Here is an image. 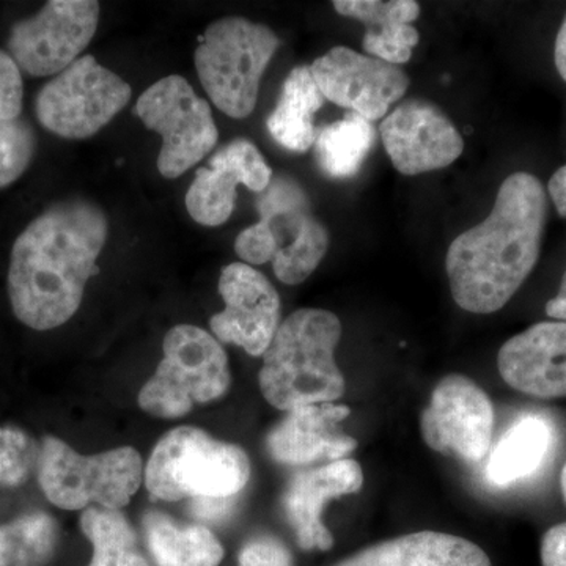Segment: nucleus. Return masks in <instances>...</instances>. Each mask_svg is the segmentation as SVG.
I'll list each match as a JSON object with an SVG mask.
<instances>
[{
  "label": "nucleus",
  "instance_id": "obj_1",
  "mask_svg": "<svg viewBox=\"0 0 566 566\" xmlns=\"http://www.w3.org/2000/svg\"><path fill=\"white\" fill-rule=\"evenodd\" d=\"M109 221L85 199L52 205L18 237L11 251L9 294L21 323L50 331L76 314L98 259Z\"/></svg>",
  "mask_w": 566,
  "mask_h": 566
},
{
  "label": "nucleus",
  "instance_id": "obj_2",
  "mask_svg": "<svg viewBox=\"0 0 566 566\" xmlns=\"http://www.w3.org/2000/svg\"><path fill=\"white\" fill-rule=\"evenodd\" d=\"M547 196L534 175H510L485 221L461 233L447 252L453 300L465 312L501 311L521 289L542 251Z\"/></svg>",
  "mask_w": 566,
  "mask_h": 566
},
{
  "label": "nucleus",
  "instance_id": "obj_3",
  "mask_svg": "<svg viewBox=\"0 0 566 566\" xmlns=\"http://www.w3.org/2000/svg\"><path fill=\"white\" fill-rule=\"evenodd\" d=\"M342 338L337 315L301 308L281 323L263 354L259 382L264 400L282 411L334 403L345 395V378L335 363Z\"/></svg>",
  "mask_w": 566,
  "mask_h": 566
},
{
  "label": "nucleus",
  "instance_id": "obj_4",
  "mask_svg": "<svg viewBox=\"0 0 566 566\" xmlns=\"http://www.w3.org/2000/svg\"><path fill=\"white\" fill-rule=\"evenodd\" d=\"M249 479L251 461L240 446L193 427L164 434L144 471L148 493L166 502L237 497Z\"/></svg>",
  "mask_w": 566,
  "mask_h": 566
},
{
  "label": "nucleus",
  "instance_id": "obj_5",
  "mask_svg": "<svg viewBox=\"0 0 566 566\" xmlns=\"http://www.w3.org/2000/svg\"><path fill=\"white\" fill-rule=\"evenodd\" d=\"M279 46L281 41L268 25L245 18H222L208 25L193 62L212 104L237 120L248 118Z\"/></svg>",
  "mask_w": 566,
  "mask_h": 566
},
{
  "label": "nucleus",
  "instance_id": "obj_6",
  "mask_svg": "<svg viewBox=\"0 0 566 566\" xmlns=\"http://www.w3.org/2000/svg\"><path fill=\"white\" fill-rule=\"evenodd\" d=\"M230 385L229 357L218 338L192 324H178L164 337L161 363L137 401L148 415L178 419L196 405L223 397Z\"/></svg>",
  "mask_w": 566,
  "mask_h": 566
},
{
  "label": "nucleus",
  "instance_id": "obj_7",
  "mask_svg": "<svg viewBox=\"0 0 566 566\" xmlns=\"http://www.w3.org/2000/svg\"><path fill=\"white\" fill-rule=\"evenodd\" d=\"M36 468L44 495L63 510H85L92 504L120 510L139 490L145 471L133 447L84 457L52 436L41 442Z\"/></svg>",
  "mask_w": 566,
  "mask_h": 566
},
{
  "label": "nucleus",
  "instance_id": "obj_8",
  "mask_svg": "<svg viewBox=\"0 0 566 566\" xmlns=\"http://www.w3.org/2000/svg\"><path fill=\"white\" fill-rule=\"evenodd\" d=\"M134 114L163 137L158 170L175 180L210 155L219 139L210 104L185 77H164L142 93Z\"/></svg>",
  "mask_w": 566,
  "mask_h": 566
},
{
  "label": "nucleus",
  "instance_id": "obj_9",
  "mask_svg": "<svg viewBox=\"0 0 566 566\" xmlns=\"http://www.w3.org/2000/svg\"><path fill=\"white\" fill-rule=\"evenodd\" d=\"M133 91L114 71L84 55L48 82L36 96V117L65 139H87L132 99Z\"/></svg>",
  "mask_w": 566,
  "mask_h": 566
},
{
  "label": "nucleus",
  "instance_id": "obj_10",
  "mask_svg": "<svg viewBox=\"0 0 566 566\" xmlns=\"http://www.w3.org/2000/svg\"><path fill=\"white\" fill-rule=\"evenodd\" d=\"M260 227L273 244L279 281L297 285L311 277L329 249V232L312 212L303 186L286 175L273 177L256 199Z\"/></svg>",
  "mask_w": 566,
  "mask_h": 566
},
{
  "label": "nucleus",
  "instance_id": "obj_11",
  "mask_svg": "<svg viewBox=\"0 0 566 566\" xmlns=\"http://www.w3.org/2000/svg\"><path fill=\"white\" fill-rule=\"evenodd\" d=\"M95 0H52L36 17L11 31L9 50L20 69L32 76L61 74L88 46L99 22Z\"/></svg>",
  "mask_w": 566,
  "mask_h": 566
},
{
  "label": "nucleus",
  "instance_id": "obj_12",
  "mask_svg": "<svg viewBox=\"0 0 566 566\" xmlns=\"http://www.w3.org/2000/svg\"><path fill=\"white\" fill-rule=\"evenodd\" d=\"M494 406L485 390L463 375L438 382L420 419L424 444L464 463H480L490 453Z\"/></svg>",
  "mask_w": 566,
  "mask_h": 566
},
{
  "label": "nucleus",
  "instance_id": "obj_13",
  "mask_svg": "<svg viewBox=\"0 0 566 566\" xmlns=\"http://www.w3.org/2000/svg\"><path fill=\"white\" fill-rule=\"evenodd\" d=\"M311 71L324 98L368 122L386 118L409 88L408 74L400 66L346 46L327 51Z\"/></svg>",
  "mask_w": 566,
  "mask_h": 566
},
{
  "label": "nucleus",
  "instance_id": "obj_14",
  "mask_svg": "<svg viewBox=\"0 0 566 566\" xmlns=\"http://www.w3.org/2000/svg\"><path fill=\"white\" fill-rule=\"evenodd\" d=\"M219 294L226 307L211 316L214 337L263 356L281 326V297L273 283L251 264L232 263L222 270Z\"/></svg>",
  "mask_w": 566,
  "mask_h": 566
},
{
  "label": "nucleus",
  "instance_id": "obj_15",
  "mask_svg": "<svg viewBox=\"0 0 566 566\" xmlns=\"http://www.w3.org/2000/svg\"><path fill=\"white\" fill-rule=\"evenodd\" d=\"M382 144L398 172L415 175L444 169L460 158L464 140L433 103L408 99L379 126Z\"/></svg>",
  "mask_w": 566,
  "mask_h": 566
},
{
  "label": "nucleus",
  "instance_id": "obj_16",
  "mask_svg": "<svg viewBox=\"0 0 566 566\" xmlns=\"http://www.w3.org/2000/svg\"><path fill=\"white\" fill-rule=\"evenodd\" d=\"M273 180V170L262 153L248 139L229 142L200 167L186 193V208L193 221L207 227L229 221L237 203L238 186L263 192Z\"/></svg>",
  "mask_w": 566,
  "mask_h": 566
},
{
  "label": "nucleus",
  "instance_id": "obj_17",
  "mask_svg": "<svg viewBox=\"0 0 566 566\" xmlns=\"http://www.w3.org/2000/svg\"><path fill=\"white\" fill-rule=\"evenodd\" d=\"M364 471L357 461L344 460L305 469L292 476L282 495L283 513L304 551H329L334 536L324 526V505L363 490Z\"/></svg>",
  "mask_w": 566,
  "mask_h": 566
},
{
  "label": "nucleus",
  "instance_id": "obj_18",
  "mask_svg": "<svg viewBox=\"0 0 566 566\" xmlns=\"http://www.w3.org/2000/svg\"><path fill=\"white\" fill-rule=\"evenodd\" d=\"M352 415L346 405L318 403L292 409L266 436V450L275 463L312 465L344 460L357 447L342 431Z\"/></svg>",
  "mask_w": 566,
  "mask_h": 566
},
{
  "label": "nucleus",
  "instance_id": "obj_19",
  "mask_svg": "<svg viewBox=\"0 0 566 566\" xmlns=\"http://www.w3.org/2000/svg\"><path fill=\"white\" fill-rule=\"evenodd\" d=\"M499 374L535 398L566 397V323H536L510 338L497 356Z\"/></svg>",
  "mask_w": 566,
  "mask_h": 566
},
{
  "label": "nucleus",
  "instance_id": "obj_20",
  "mask_svg": "<svg viewBox=\"0 0 566 566\" xmlns=\"http://www.w3.org/2000/svg\"><path fill=\"white\" fill-rule=\"evenodd\" d=\"M335 566H493L482 547L463 536L416 532L386 539Z\"/></svg>",
  "mask_w": 566,
  "mask_h": 566
},
{
  "label": "nucleus",
  "instance_id": "obj_21",
  "mask_svg": "<svg viewBox=\"0 0 566 566\" xmlns=\"http://www.w3.org/2000/svg\"><path fill=\"white\" fill-rule=\"evenodd\" d=\"M324 102L326 98L312 76L311 66H296L283 82L281 98L266 120L268 132L286 150H311L318 136L315 115Z\"/></svg>",
  "mask_w": 566,
  "mask_h": 566
},
{
  "label": "nucleus",
  "instance_id": "obj_22",
  "mask_svg": "<svg viewBox=\"0 0 566 566\" xmlns=\"http://www.w3.org/2000/svg\"><path fill=\"white\" fill-rule=\"evenodd\" d=\"M142 527L156 566L221 565V542L202 524H180L164 513L148 512Z\"/></svg>",
  "mask_w": 566,
  "mask_h": 566
},
{
  "label": "nucleus",
  "instance_id": "obj_23",
  "mask_svg": "<svg viewBox=\"0 0 566 566\" xmlns=\"http://www.w3.org/2000/svg\"><path fill=\"white\" fill-rule=\"evenodd\" d=\"M553 444V427L539 416L517 420L502 436L486 464L488 482L509 486L538 471Z\"/></svg>",
  "mask_w": 566,
  "mask_h": 566
},
{
  "label": "nucleus",
  "instance_id": "obj_24",
  "mask_svg": "<svg viewBox=\"0 0 566 566\" xmlns=\"http://www.w3.org/2000/svg\"><path fill=\"white\" fill-rule=\"evenodd\" d=\"M375 139L371 122L348 112L342 120L331 123L316 136V161L327 177L352 178L359 172Z\"/></svg>",
  "mask_w": 566,
  "mask_h": 566
},
{
  "label": "nucleus",
  "instance_id": "obj_25",
  "mask_svg": "<svg viewBox=\"0 0 566 566\" xmlns=\"http://www.w3.org/2000/svg\"><path fill=\"white\" fill-rule=\"evenodd\" d=\"M81 528L93 547L88 566H150L132 524L118 510L88 506L82 513Z\"/></svg>",
  "mask_w": 566,
  "mask_h": 566
},
{
  "label": "nucleus",
  "instance_id": "obj_26",
  "mask_svg": "<svg viewBox=\"0 0 566 566\" xmlns=\"http://www.w3.org/2000/svg\"><path fill=\"white\" fill-rule=\"evenodd\" d=\"M59 527L46 513H29L0 526V566H44L54 556Z\"/></svg>",
  "mask_w": 566,
  "mask_h": 566
},
{
  "label": "nucleus",
  "instance_id": "obj_27",
  "mask_svg": "<svg viewBox=\"0 0 566 566\" xmlns=\"http://www.w3.org/2000/svg\"><path fill=\"white\" fill-rule=\"evenodd\" d=\"M35 151L31 126L20 118H0V189L7 188L28 170Z\"/></svg>",
  "mask_w": 566,
  "mask_h": 566
},
{
  "label": "nucleus",
  "instance_id": "obj_28",
  "mask_svg": "<svg viewBox=\"0 0 566 566\" xmlns=\"http://www.w3.org/2000/svg\"><path fill=\"white\" fill-rule=\"evenodd\" d=\"M334 9L342 17L364 22L368 29L403 22L415 24L420 6L415 0H337Z\"/></svg>",
  "mask_w": 566,
  "mask_h": 566
},
{
  "label": "nucleus",
  "instance_id": "obj_29",
  "mask_svg": "<svg viewBox=\"0 0 566 566\" xmlns=\"http://www.w3.org/2000/svg\"><path fill=\"white\" fill-rule=\"evenodd\" d=\"M417 43H419V31L415 24H403V22L368 29L364 36V50L370 57L397 66L411 61Z\"/></svg>",
  "mask_w": 566,
  "mask_h": 566
},
{
  "label": "nucleus",
  "instance_id": "obj_30",
  "mask_svg": "<svg viewBox=\"0 0 566 566\" xmlns=\"http://www.w3.org/2000/svg\"><path fill=\"white\" fill-rule=\"evenodd\" d=\"M39 460L35 444L18 428H0V485L18 486L28 480Z\"/></svg>",
  "mask_w": 566,
  "mask_h": 566
},
{
  "label": "nucleus",
  "instance_id": "obj_31",
  "mask_svg": "<svg viewBox=\"0 0 566 566\" xmlns=\"http://www.w3.org/2000/svg\"><path fill=\"white\" fill-rule=\"evenodd\" d=\"M238 566H294L289 547L274 536L249 539L238 556Z\"/></svg>",
  "mask_w": 566,
  "mask_h": 566
},
{
  "label": "nucleus",
  "instance_id": "obj_32",
  "mask_svg": "<svg viewBox=\"0 0 566 566\" xmlns=\"http://www.w3.org/2000/svg\"><path fill=\"white\" fill-rule=\"evenodd\" d=\"M22 107L20 66L11 55L0 50V118H18Z\"/></svg>",
  "mask_w": 566,
  "mask_h": 566
},
{
  "label": "nucleus",
  "instance_id": "obj_33",
  "mask_svg": "<svg viewBox=\"0 0 566 566\" xmlns=\"http://www.w3.org/2000/svg\"><path fill=\"white\" fill-rule=\"evenodd\" d=\"M543 566H566V523L551 527L542 539Z\"/></svg>",
  "mask_w": 566,
  "mask_h": 566
},
{
  "label": "nucleus",
  "instance_id": "obj_34",
  "mask_svg": "<svg viewBox=\"0 0 566 566\" xmlns=\"http://www.w3.org/2000/svg\"><path fill=\"white\" fill-rule=\"evenodd\" d=\"M234 499H200L192 501V515L205 523H222L233 512Z\"/></svg>",
  "mask_w": 566,
  "mask_h": 566
},
{
  "label": "nucleus",
  "instance_id": "obj_35",
  "mask_svg": "<svg viewBox=\"0 0 566 566\" xmlns=\"http://www.w3.org/2000/svg\"><path fill=\"white\" fill-rule=\"evenodd\" d=\"M547 191H549L551 199L556 205L558 214L566 218V164L551 177Z\"/></svg>",
  "mask_w": 566,
  "mask_h": 566
},
{
  "label": "nucleus",
  "instance_id": "obj_36",
  "mask_svg": "<svg viewBox=\"0 0 566 566\" xmlns=\"http://www.w3.org/2000/svg\"><path fill=\"white\" fill-rule=\"evenodd\" d=\"M546 315L549 318L558 319L566 323V271L562 279L560 290L549 303L546 304Z\"/></svg>",
  "mask_w": 566,
  "mask_h": 566
},
{
  "label": "nucleus",
  "instance_id": "obj_37",
  "mask_svg": "<svg viewBox=\"0 0 566 566\" xmlns=\"http://www.w3.org/2000/svg\"><path fill=\"white\" fill-rule=\"evenodd\" d=\"M554 62H556V69L562 80L566 82V17L558 29L556 46H554Z\"/></svg>",
  "mask_w": 566,
  "mask_h": 566
},
{
  "label": "nucleus",
  "instance_id": "obj_38",
  "mask_svg": "<svg viewBox=\"0 0 566 566\" xmlns=\"http://www.w3.org/2000/svg\"><path fill=\"white\" fill-rule=\"evenodd\" d=\"M562 493H564L566 502V464L564 465V471H562Z\"/></svg>",
  "mask_w": 566,
  "mask_h": 566
}]
</instances>
